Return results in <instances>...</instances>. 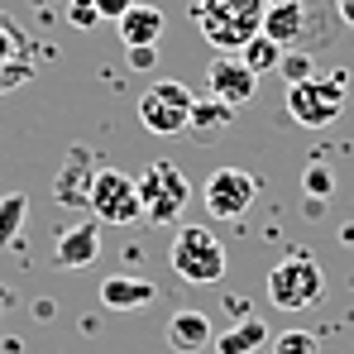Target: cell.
I'll return each mask as SVG.
<instances>
[{
  "mask_svg": "<svg viewBox=\"0 0 354 354\" xmlns=\"http://www.w3.org/2000/svg\"><path fill=\"white\" fill-rule=\"evenodd\" d=\"M263 10L268 0H196V29L211 48L239 53L249 39L263 34Z\"/></svg>",
  "mask_w": 354,
  "mask_h": 354,
  "instance_id": "1",
  "label": "cell"
},
{
  "mask_svg": "<svg viewBox=\"0 0 354 354\" xmlns=\"http://www.w3.org/2000/svg\"><path fill=\"white\" fill-rule=\"evenodd\" d=\"M168 263H173V273L182 283H192V288H216V283L225 278V244L211 235L206 225H177Z\"/></svg>",
  "mask_w": 354,
  "mask_h": 354,
  "instance_id": "2",
  "label": "cell"
},
{
  "mask_svg": "<svg viewBox=\"0 0 354 354\" xmlns=\"http://www.w3.org/2000/svg\"><path fill=\"white\" fill-rule=\"evenodd\" d=\"M283 111H288L292 124H301V129H326V124H335L340 111H345V72L292 82L288 96H283Z\"/></svg>",
  "mask_w": 354,
  "mask_h": 354,
  "instance_id": "3",
  "label": "cell"
},
{
  "mask_svg": "<svg viewBox=\"0 0 354 354\" xmlns=\"http://www.w3.org/2000/svg\"><path fill=\"white\" fill-rule=\"evenodd\" d=\"M187 201H192V182L187 173L168 163V158H153L144 177H139V206H144V221H153V225H177L182 221V211H187Z\"/></svg>",
  "mask_w": 354,
  "mask_h": 354,
  "instance_id": "4",
  "label": "cell"
},
{
  "mask_svg": "<svg viewBox=\"0 0 354 354\" xmlns=\"http://www.w3.org/2000/svg\"><path fill=\"white\" fill-rule=\"evenodd\" d=\"M326 292V273H321V263L311 259V254H288V259H278L273 263V273H268V301L278 306V311H306V306H316Z\"/></svg>",
  "mask_w": 354,
  "mask_h": 354,
  "instance_id": "5",
  "label": "cell"
},
{
  "mask_svg": "<svg viewBox=\"0 0 354 354\" xmlns=\"http://www.w3.org/2000/svg\"><path fill=\"white\" fill-rule=\"evenodd\" d=\"M192 106H196L192 86H187V82H177V77H163V82H153V86L139 96V124H144L149 134H158V139L187 134Z\"/></svg>",
  "mask_w": 354,
  "mask_h": 354,
  "instance_id": "6",
  "label": "cell"
},
{
  "mask_svg": "<svg viewBox=\"0 0 354 354\" xmlns=\"http://www.w3.org/2000/svg\"><path fill=\"white\" fill-rule=\"evenodd\" d=\"M86 211H91L101 225H134V221L144 216V206H139V182L129 173H120V168H101Z\"/></svg>",
  "mask_w": 354,
  "mask_h": 354,
  "instance_id": "7",
  "label": "cell"
},
{
  "mask_svg": "<svg viewBox=\"0 0 354 354\" xmlns=\"http://www.w3.org/2000/svg\"><path fill=\"white\" fill-rule=\"evenodd\" d=\"M39 67H44V48L10 15H0V96L5 91H19Z\"/></svg>",
  "mask_w": 354,
  "mask_h": 354,
  "instance_id": "8",
  "label": "cell"
},
{
  "mask_svg": "<svg viewBox=\"0 0 354 354\" xmlns=\"http://www.w3.org/2000/svg\"><path fill=\"white\" fill-rule=\"evenodd\" d=\"M254 196H259V187H254V177L244 168H216L206 177V187H201V206L216 221H239L254 206Z\"/></svg>",
  "mask_w": 354,
  "mask_h": 354,
  "instance_id": "9",
  "label": "cell"
},
{
  "mask_svg": "<svg viewBox=\"0 0 354 354\" xmlns=\"http://www.w3.org/2000/svg\"><path fill=\"white\" fill-rule=\"evenodd\" d=\"M206 86H211L216 101H225V106L239 111V106H249L259 96V72L239 58V53H216L211 67H206Z\"/></svg>",
  "mask_w": 354,
  "mask_h": 354,
  "instance_id": "10",
  "label": "cell"
},
{
  "mask_svg": "<svg viewBox=\"0 0 354 354\" xmlns=\"http://www.w3.org/2000/svg\"><path fill=\"white\" fill-rule=\"evenodd\" d=\"M96 173H101L96 153H91L86 144H77V149L67 153V163L58 168V177H53V196H58V206H67V211H82V206H91V187H96Z\"/></svg>",
  "mask_w": 354,
  "mask_h": 354,
  "instance_id": "11",
  "label": "cell"
},
{
  "mask_svg": "<svg viewBox=\"0 0 354 354\" xmlns=\"http://www.w3.org/2000/svg\"><path fill=\"white\" fill-rule=\"evenodd\" d=\"M96 254H101V221H77L53 244V259L62 268H86V263H96Z\"/></svg>",
  "mask_w": 354,
  "mask_h": 354,
  "instance_id": "12",
  "label": "cell"
},
{
  "mask_svg": "<svg viewBox=\"0 0 354 354\" xmlns=\"http://www.w3.org/2000/svg\"><path fill=\"white\" fill-rule=\"evenodd\" d=\"M168 345L173 354H201L211 345V316L196 311V306H182L168 316Z\"/></svg>",
  "mask_w": 354,
  "mask_h": 354,
  "instance_id": "13",
  "label": "cell"
},
{
  "mask_svg": "<svg viewBox=\"0 0 354 354\" xmlns=\"http://www.w3.org/2000/svg\"><path fill=\"white\" fill-rule=\"evenodd\" d=\"M115 29H120V44H124V48H139V44H158L163 29H168V19H163L158 5H139V0H134L115 19Z\"/></svg>",
  "mask_w": 354,
  "mask_h": 354,
  "instance_id": "14",
  "label": "cell"
},
{
  "mask_svg": "<svg viewBox=\"0 0 354 354\" xmlns=\"http://www.w3.org/2000/svg\"><path fill=\"white\" fill-rule=\"evenodd\" d=\"M263 34L278 48H297V39L306 34V5L301 0H273L263 10Z\"/></svg>",
  "mask_w": 354,
  "mask_h": 354,
  "instance_id": "15",
  "label": "cell"
},
{
  "mask_svg": "<svg viewBox=\"0 0 354 354\" xmlns=\"http://www.w3.org/2000/svg\"><path fill=\"white\" fill-rule=\"evenodd\" d=\"M153 297H158V288H153L149 278H134V273H111V278L101 283V306H111V311L149 306Z\"/></svg>",
  "mask_w": 354,
  "mask_h": 354,
  "instance_id": "16",
  "label": "cell"
},
{
  "mask_svg": "<svg viewBox=\"0 0 354 354\" xmlns=\"http://www.w3.org/2000/svg\"><path fill=\"white\" fill-rule=\"evenodd\" d=\"M230 124H235V106H225V101L206 96V101H196V106H192L187 134H192L196 144H211V139H216V134H225Z\"/></svg>",
  "mask_w": 354,
  "mask_h": 354,
  "instance_id": "17",
  "label": "cell"
},
{
  "mask_svg": "<svg viewBox=\"0 0 354 354\" xmlns=\"http://www.w3.org/2000/svg\"><path fill=\"white\" fill-rule=\"evenodd\" d=\"M268 345V326L259 316H239L230 330L216 335V354H259Z\"/></svg>",
  "mask_w": 354,
  "mask_h": 354,
  "instance_id": "18",
  "label": "cell"
},
{
  "mask_svg": "<svg viewBox=\"0 0 354 354\" xmlns=\"http://www.w3.org/2000/svg\"><path fill=\"white\" fill-rule=\"evenodd\" d=\"M29 225V196L24 192H5L0 196V249H15Z\"/></svg>",
  "mask_w": 354,
  "mask_h": 354,
  "instance_id": "19",
  "label": "cell"
},
{
  "mask_svg": "<svg viewBox=\"0 0 354 354\" xmlns=\"http://www.w3.org/2000/svg\"><path fill=\"white\" fill-rule=\"evenodd\" d=\"M283 53H288V48H278V44H273L268 34H259V39H249V44L239 48V58L249 62V67H254L259 77H263V72H273V67L283 62Z\"/></svg>",
  "mask_w": 354,
  "mask_h": 354,
  "instance_id": "20",
  "label": "cell"
},
{
  "mask_svg": "<svg viewBox=\"0 0 354 354\" xmlns=\"http://www.w3.org/2000/svg\"><path fill=\"white\" fill-rule=\"evenodd\" d=\"M301 192H306V201H330V196H335V173H330V163H306V168H301Z\"/></svg>",
  "mask_w": 354,
  "mask_h": 354,
  "instance_id": "21",
  "label": "cell"
},
{
  "mask_svg": "<svg viewBox=\"0 0 354 354\" xmlns=\"http://www.w3.org/2000/svg\"><path fill=\"white\" fill-rule=\"evenodd\" d=\"M278 72H283L288 86H292V82H306V77H316V58H311L306 48H288L283 62H278Z\"/></svg>",
  "mask_w": 354,
  "mask_h": 354,
  "instance_id": "22",
  "label": "cell"
},
{
  "mask_svg": "<svg viewBox=\"0 0 354 354\" xmlns=\"http://www.w3.org/2000/svg\"><path fill=\"white\" fill-rule=\"evenodd\" d=\"M273 354H316V335L311 330H283L273 340Z\"/></svg>",
  "mask_w": 354,
  "mask_h": 354,
  "instance_id": "23",
  "label": "cell"
},
{
  "mask_svg": "<svg viewBox=\"0 0 354 354\" xmlns=\"http://www.w3.org/2000/svg\"><path fill=\"white\" fill-rule=\"evenodd\" d=\"M67 19H72V29H96L101 10H96V0H67Z\"/></svg>",
  "mask_w": 354,
  "mask_h": 354,
  "instance_id": "24",
  "label": "cell"
},
{
  "mask_svg": "<svg viewBox=\"0 0 354 354\" xmlns=\"http://www.w3.org/2000/svg\"><path fill=\"white\" fill-rule=\"evenodd\" d=\"M124 58H129V67H139V72H144V67H153V62H158V48H153V44H139V48H124Z\"/></svg>",
  "mask_w": 354,
  "mask_h": 354,
  "instance_id": "25",
  "label": "cell"
},
{
  "mask_svg": "<svg viewBox=\"0 0 354 354\" xmlns=\"http://www.w3.org/2000/svg\"><path fill=\"white\" fill-rule=\"evenodd\" d=\"M129 5H134V0H96V10H101V19H111V24H115V19L124 15V10H129Z\"/></svg>",
  "mask_w": 354,
  "mask_h": 354,
  "instance_id": "26",
  "label": "cell"
},
{
  "mask_svg": "<svg viewBox=\"0 0 354 354\" xmlns=\"http://www.w3.org/2000/svg\"><path fill=\"white\" fill-rule=\"evenodd\" d=\"M53 311H58V306H53L48 297H39V301H34V316H39V321H53Z\"/></svg>",
  "mask_w": 354,
  "mask_h": 354,
  "instance_id": "27",
  "label": "cell"
},
{
  "mask_svg": "<svg viewBox=\"0 0 354 354\" xmlns=\"http://www.w3.org/2000/svg\"><path fill=\"white\" fill-rule=\"evenodd\" d=\"M335 10H340V19L354 29V0H335Z\"/></svg>",
  "mask_w": 354,
  "mask_h": 354,
  "instance_id": "28",
  "label": "cell"
},
{
  "mask_svg": "<svg viewBox=\"0 0 354 354\" xmlns=\"http://www.w3.org/2000/svg\"><path fill=\"white\" fill-rule=\"evenodd\" d=\"M340 244H354V225H345V230H340Z\"/></svg>",
  "mask_w": 354,
  "mask_h": 354,
  "instance_id": "29",
  "label": "cell"
},
{
  "mask_svg": "<svg viewBox=\"0 0 354 354\" xmlns=\"http://www.w3.org/2000/svg\"><path fill=\"white\" fill-rule=\"evenodd\" d=\"M0 306H10V292H0Z\"/></svg>",
  "mask_w": 354,
  "mask_h": 354,
  "instance_id": "30",
  "label": "cell"
},
{
  "mask_svg": "<svg viewBox=\"0 0 354 354\" xmlns=\"http://www.w3.org/2000/svg\"><path fill=\"white\" fill-rule=\"evenodd\" d=\"M34 5H48V0H34Z\"/></svg>",
  "mask_w": 354,
  "mask_h": 354,
  "instance_id": "31",
  "label": "cell"
},
{
  "mask_svg": "<svg viewBox=\"0 0 354 354\" xmlns=\"http://www.w3.org/2000/svg\"><path fill=\"white\" fill-rule=\"evenodd\" d=\"M268 5H273V0H268Z\"/></svg>",
  "mask_w": 354,
  "mask_h": 354,
  "instance_id": "32",
  "label": "cell"
}]
</instances>
